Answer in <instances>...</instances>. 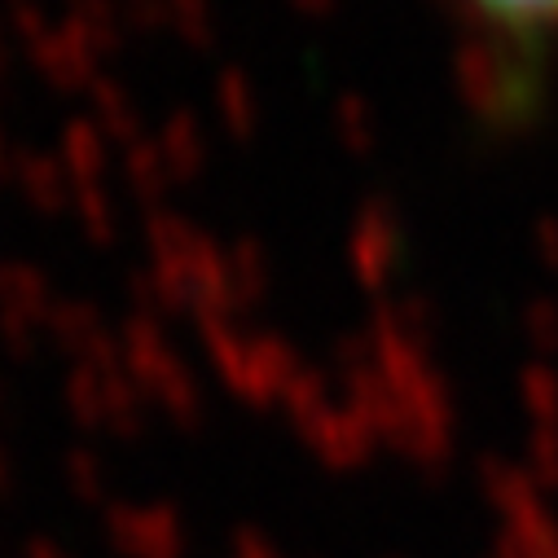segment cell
<instances>
[{"label":"cell","instance_id":"obj_1","mask_svg":"<svg viewBox=\"0 0 558 558\" xmlns=\"http://www.w3.org/2000/svg\"><path fill=\"white\" fill-rule=\"evenodd\" d=\"M471 5L510 32H541V27H558V0H471Z\"/></svg>","mask_w":558,"mask_h":558}]
</instances>
